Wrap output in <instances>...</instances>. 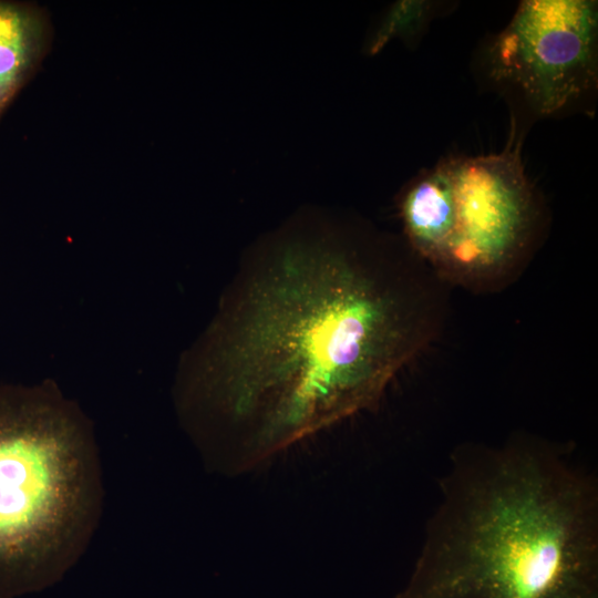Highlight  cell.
I'll use <instances>...</instances> for the list:
<instances>
[{
	"label": "cell",
	"mask_w": 598,
	"mask_h": 598,
	"mask_svg": "<svg viewBox=\"0 0 598 598\" xmlns=\"http://www.w3.org/2000/svg\"><path fill=\"white\" fill-rule=\"evenodd\" d=\"M436 279L320 210L257 240L175 374L178 421L206 464L248 473L375 405L437 331Z\"/></svg>",
	"instance_id": "cell-1"
},
{
	"label": "cell",
	"mask_w": 598,
	"mask_h": 598,
	"mask_svg": "<svg viewBox=\"0 0 598 598\" xmlns=\"http://www.w3.org/2000/svg\"><path fill=\"white\" fill-rule=\"evenodd\" d=\"M396 598H598V492L548 444L453 454Z\"/></svg>",
	"instance_id": "cell-2"
},
{
	"label": "cell",
	"mask_w": 598,
	"mask_h": 598,
	"mask_svg": "<svg viewBox=\"0 0 598 598\" xmlns=\"http://www.w3.org/2000/svg\"><path fill=\"white\" fill-rule=\"evenodd\" d=\"M93 424L56 383L0 385V598L58 581L99 520Z\"/></svg>",
	"instance_id": "cell-3"
},
{
	"label": "cell",
	"mask_w": 598,
	"mask_h": 598,
	"mask_svg": "<svg viewBox=\"0 0 598 598\" xmlns=\"http://www.w3.org/2000/svg\"><path fill=\"white\" fill-rule=\"evenodd\" d=\"M410 249L440 278L477 291L522 271L540 218L518 150L448 157L400 194Z\"/></svg>",
	"instance_id": "cell-4"
},
{
	"label": "cell",
	"mask_w": 598,
	"mask_h": 598,
	"mask_svg": "<svg viewBox=\"0 0 598 598\" xmlns=\"http://www.w3.org/2000/svg\"><path fill=\"white\" fill-rule=\"evenodd\" d=\"M597 1L525 0L494 40L489 71L551 115L597 85Z\"/></svg>",
	"instance_id": "cell-5"
},
{
	"label": "cell",
	"mask_w": 598,
	"mask_h": 598,
	"mask_svg": "<svg viewBox=\"0 0 598 598\" xmlns=\"http://www.w3.org/2000/svg\"><path fill=\"white\" fill-rule=\"evenodd\" d=\"M52 40L44 7L0 0V118L40 69Z\"/></svg>",
	"instance_id": "cell-6"
},
{
	"label": "cell",
	"mask_w": 598,
	"mask_h": 598,
	"mask_svg": "<svg viewBox=\"0 0 598 598\" xmlns=\"http://www.w3.org/2000/svg\"><path fill=\"white\" fill-rule=\"evenodd\" d=\"M430 0H401L393 3L368 42L369 54L380 52L393 39L411 41L417 38L439 12Z\"/></svg>",
	"instance_id": "cell-7"
}]
</instances>
